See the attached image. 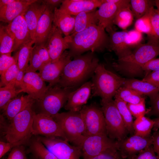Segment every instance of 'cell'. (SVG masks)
Masks as SVG:
<instances>
[{"instance_id":"6da1fadb","label":"cell","mask_w":159,"mask_h":159,"mask_svg":"<svg viewBox=\"0 0 159 159\" xmlns=\"http://www.w3.org/2000/svg\"><path fill=\"white\" fill-rule=\"evenodd\" d=\"M148 37L147 43L140 44L130 54L118 59L112 63L113 67L120 73L129 77L143 74L144 65L159 55V39L154 36Z\"/></svg>"},{"instance_id":"7a4b0ae2","label":"cell","mask_w":159,"mask_h":159,"mask_svg":"<svg viewBox=\"0 0 159 159\" xmlns=\"http://www.w3.org/2000/svg\"><path fill=\"white\" fill-rule=\"evenodd\" d=\"M74 58L65 66L56 85L74 89L92 77L99 64L94 52L91 51Z\"/></svg>"},{"instance_id":"3957f363","label":"cell","mask_w":159,"mask_h":159,"mask_svg":"<svg viewBox=\"0 0 159 159\" xmlns=\"http://www.w3.org/2000/svg\"><path fill=\"white\" fill-rule=\"evenodd\" d=\"M105 30L98 25H93L79 32L65 37L71 57L88 51L99 52L108 48L109 36Z\"/></svg>"},{"instance_id":"277c9868","label":"cell","mask_w":159,"mask_h":159,"mask_svg":"<svg viewBox=\"0 0 159 159\" xmlns=\"http://www.w3.org/2000/svg\"><path fill=\"white\" fill-rule=\"evenodd\" d=\"M29 105L13 118L6 122L0 116L1 129L7 142L15 146L28 145L33 135V123L36 113L34 103Z\"/></svg>"},{"instance_id":"5b68a950","label":"cell","mask_w":159,"mask_h":159,"mask_svg":"<svg viewBox=\"0 0 159 159\" xmlns=\"http://www.w3.org/2000/svg\"><path fill=\"white\" fill-rule=\"evenodd\" d=\"M92 93L94 96L101 98V104L112 101L118 90L123 86L125 78L107 69L99 63L92 77Z\"/></svg>"},{"instance_id":"8992f818","label":"cell","mask_w":159,"mask_h":159,"mask_svg":"<svg viewBox=\"0 0 159 159\" xmlns=\"http://www.w3.org/2000/svg\"><path fill=\"white\" fill-rule=\"evenodd\" d=\"M61 127L67 140L77 146L84 136V123L80 112L68 111L52 117Z\"/></svg>"},{"instance_id":"52a82bcc","label":"cell","mask_w":159,"mask_h":159,"mask_svg":"<svg viewBox=\"0 0 159 159\" xmlns=\"http://www.w3.org/2000/svg\"><path fill=\"white\" fill-rule=\"evenodd\" d=\"M74 89L61 87L57 85L50 87L42 98L36 101L39 112L52 117L66 104L69 93Z\"/></svg>"},{"instance_id":"ba28073f","label":"cell","mask_w":159,"mask_h":159,"mask_svg":"<svg viewBox=\"0 0 159 159\" xmlns=\"http://www.w3.org/2000/svg\"><path fill=\"white\" fill-rule=\"evenodd\" d=\"M101 105L107 136L117 141L126 138L128 132L114 100Z\"/></svg>"},{"instance_id":"9c48e42d","label":"cell","mask_w":159,"mask_h":159,"mask_svg":"<svg viewBox=\"0 0 159 159\" xmlns=\"http://www.w3.org/2000/svg\"><path fill=\"white\" fill-rule=\"evenodd\" d=\"M80 112L85 124L84 136L107 135L105 117L101 108L93 104L85 105Z\"/></svg>"},{"instance_id":"30bf717a","label":"cell","mask_w":159,"mask_h":159,"mask_svg":"<svg viewBox=\"0 0 159 159\" xmlns=\"http://www.w3.org/2000/svg\"><path fill=\"white\" fill-rule=\"evenodd\" d=\"M77 147L81 149L83 159H90L108 149L117 148V142L106 135L84 136Z\"/></svg>"},{"instance_id":"8fae6325","label":"cell","mask_w":159,"mask_h":159,"mask_svg":"<svg viewBox=\"0 0 159 159\" xmlns=\"http://www.w3.org/2000/svg\"><path fill=\"white\" fill-rule=\"evenodd\" d=\"M36 136L58 159H80L82 157L80 148L67 140L57 137Z\"/></svg>"},{"instance_id":"7c38bea8","label":"cell","mask_w":159,"mask_h":159,"mask_svg":"<svg viewBox=\"0 0 159 159\" xmlns=\"http://www.w3.org/2000/svg\"><path fill=\"white\" fill-rule=\"evenodd\" d=\"M32 128L33 135L57 137L67 140L61 127L51 116L36 113Z\"/></svg>"},{"instance_id":"4fadbf2b","label":"cell","mask_w":159,"mask_h":159,"mask_svg":"<svg viewBox=\"0 0 159 159\" xmlns=\"http://www.w3.org/2000/svg\"><path fill=\"white\" fill-rule=\"evenodd\" d=\"M117 147L121 155L126 159H133L142 151L152 145V136L144 138L134 134L117 141Z\"/></svg>"},{"instance_id":"5bb4252c","label":"cell","mask_w":159,"mask_h":159,"mask_svg":"<svg viewBox=\"0 0 159 159\" xmlns=\"http://www.w3.org/2000/svg\"><path fill=\"white\" fill-rule=\"evenodd\" d=\"M69 51H65L59 59L44 66L39 70L40 75L44 82L49 83L53 87L56 85L62 74L66 65L71 60Z\"/></svg>"},{"instance_id":"9a60e30c","label":"cell","mask_w":159,"mask_h":159,"mask_svg":"<svg viewBox=\"0 0 159 159\" xmlns=\"http://www.w3.org/2000/svg\"><path fill=\"white\" fill-rule=\"evenodd\" d=\"M24 13L7 24V28L14 41V51L17 52L24 44L32 40L24 16Z\"/></svg>"},{"instance_id":"2e32d148","label":"cell","mask_w":159,"mask_h":159,"mask_svg":"<svg viewBox=\"0 0 159 159\" xmlns=\"http://www.w3.org/2000/svg\"><path fill=\"white\" fill-rule=\"evenodd\" d=\"M24 80L23 92L26 93L36 101L41 99L50 87L46 85L39 73L36 72H26Z\"/></svg>"},{"instance_id":"e0dca14e","label":"cell","mask_w":159,"mask_h":159,"mask_svg":"<svg viewBox=\"0 0 159 159\" xmlns=\"http://www.w3.org/2000/svg\"><path fill=\"white\" fill-rule=\"evenodd\" d=\"M62 34L53 24L51 31L45 46L49 52L51 62L58 61L66 49H69L68 44Z\"/></svg>"},{"instance_id":"ac0fdd59","label":"cell","mask_w":159,"mask_h":159,"mask_svg":"<svg viewBox=\"0 0 159 159\" xmlns=\"http://www.w3.org/2000/svg\"><path fill=\"white\" fill-rule=\"evenodd\" d=\"M92 82H86L69 94L64 109L68 111L80 112L89 99L92 90Z\"/></svg>"},{"instance_id":"d6986e66","label":"cell","mask_w":159,"mask_h":159,"mask_svg":"<svg viewBox=\"0 0 159 159\" xmlns=\"http://www.w3.org/2000/svg\"><path fill=\"white\" fill-rule=\"evenodd\" d=\"M109 36L108 49L113 51L118 59L125 57L130 54L132 51L128 46L127 38L128 31L125 30L117 32L113 28L106 29Z\"/></svg>"},{"instance_id":"ffe728a7","label":"cell","mask_w":159,"mask_h":159,"mask_svg":"<svg viewBox=\"0 0 159 159\" xmlns=\"http://www.w3.org/2000/svg\"><path fill=\"white\" fill-rule=\"evenodd\" d=\"M102 4L101 0H63L59 8L71 15L96 10Z\"/></svg>"},{"instance_id":"44dd1931","label":"cell","mask_w":159,"mask_h":159,"mask_svg":"<svg viewBox=\"0 0 159 159\" xmlns=\"http://www.w3.org/2000/svg\"><path fill=\"white\" fill-rule=\"evenodd\" d=\"M54 11L46 6L39 19L36 29L34 45H45L53 25Z\"/></svg>"},{"instance_id":"7402d4cb","label":"cell","mask_w":159,"mask_h":159,"mask_svg":"<svg viewBox=\"0 0 159 159\" xmlns=\"http://www.w3.org/2000/svg\"><path fill=\"white\" fill-rule=\"evenodd\" d=\"M126 7H130L123 6L112 3H102L96 11L98 20V25L105 29L113 28L114 21L118 12L121 8Z\"/></svg>"},{"instance_id":"603a6c76","label":"cell","mask_w":159,"mask_h":159,"mask_svg":"<svg viewBox=\"0 0 159 159\" xmlns=\"http://www.w3.org/2000/svg\"><path fill=\"white\" fill-rule=\"evenodd\" d=\"M36 0H16L14 3L0 7V21L9 24L25 12L31 4Z\"/></svg>"},{"instance_id":"cb8c5ba5","label":"cell","mask_w":159,"mask_h":159,"mask_svg":"<svg viewBox=\"0 0 159 159\" xmlns=\"http://www.w3.org/2000/svg\"><path fill=\"white\" fill-rule=\"evenodd\" d=\"M46 8L42 0H36L29 5L24 13L25 19L32 40H34L37 23Z\"/></svg>"},{"instance_id":"d4e9b609","label":"cell","mask_w":159,"mask_h":159,"mask_svg":"<svg viewBox=\"0 0 159 159\" xmlns=\"http://www.w3.org/2000/svg\"><path fill=\"white\" fill-rule=\"evenodd\" d=\"M36 100L29 95L16 97L9 101L3 110V116L10 120L29 105L34 103Z\"/></svg>"},{"instance_id":"484cf974","label":"cell","mask_w":159,"mask_h":159,"mask_svg":"<svg viewBox=\"0 0 159 159\" xmlns=\"http://www.w3.org/2000/svg\"><path fill=\"white\" fill-rule=\"evenodd\" d=\"M75 16L63 11L59 8H56L53 12V24L65 37H68L74 29Z\"/></svg>"},{"instance_id":"4316f807","label":"cell","mask_w":159,"mask_h":159,"mask_svg":"<svg viewBox=\"0 0 159 159\" xmlns=\"http://www.w3.org/2000/svg\"><path fill=\"white\" fill-rule=\"evenodd\" d=\"M135 91L141 95L151 98L159 93V89L151 84L136 79H125L123 85Z\"/></svg>"},{"instance_id":"83f0119b","label":"cell","mask_w":159,"mask_h":159,"mask_svg":"<svg viewBox=\"0 0 159 159\" xmlns=\"http://www.w3.org/2000/svg\"><path fill=\"white\" fill-rule=\"evenodd\" d=\"M96 11L82 12L75 16L74 29L70 35L81 32L91 25H98Z\"/></svg>"},{"instance_id":"f1b7e54d","label":"cell","mask_w":159,"mask_h":159,"mask_svg":"<svg viewBox=\"0 0 159 159\" xmlns=\"http://www.w3.org/2000/svg\"><path fill=\"white\" fill-rule=\"evenodd\" d=\"M28 145L27 153L38 159H58L36 136L32 137Z\"/></svg>"},{"instance_id":"f546056e","label":"cell","mask_w":159,"mask_h":159,"mask_svg":"<svg viewBox=\"0 0 159 159\" xmlns=\"http://www.w3.org/2000/svg\"><path fill=\"white\" fill-rule=\"evenodd\" d=\"M155 122L145 115L140 116L134 121V134L144 138L150 137V133L153 127Z\"/></svg>"},{"instance_id":"4dcf8cb0","label":"cell","mask_w":159,"mask_h":159,"mask_svg":"<svg viewBox=\"0 0 159 159\" xmlns=\"http://www.w3.org/2000/svg\"><path fill=\"white\" fill-rule=\"evenodd\" d=\"M34 44V41L30 40L23 44L16 52H17V65L19 70L26 71L29 67L28 63L34 48L32 46Z\"/></svg>"},{"instance_id":"1f68e13d","label":"cell","mask_w":159,"mask_h":159,"mask_svg":"<svg viewBox=\"0 0 159 159\" xmlns=\"http://www.w3.org/2000/svg\"><path fill=\"white\" fill-rule=\"evenodd\" d=\"M114 97L119 98L127 103L137 104L145 101V98L142 95L132 89L123 86L118 90Z\"/></svg>"},{"instance_id":"d6a6232c","label":"cell","mask_w":159,"mask_h":159,"mask_svg":"<svg viewBox=\"0 0 159 159\" xmlns=\"http://www.w3.org/2000/svg\"><path fill=\"white\" fill-rule=\"evenodd\" d=\"M14 41L9 32L7 24H0V54L11 53L14 51Z\"/></svg>"},{"instance_id":"836d02e7","label":"cell","mask_w":159,"mask_h":159,"mask_svg":"<svg viewBox=\"0 0 159 159\" xmlns=\"http://www.w3.org/2000/svg\"><path fill=\"white\" fill-rule=\"evenodd\" d=\"M154 6H155V0H130V9L134 17L136 20L148 13Z\"/></svg>"},{"instance_id":"e575fe53","label":"cell","mask_w":159,"mask_h":159,"mask_svg":"<svg viewBox=\"0 0 159 159\" xmlns=\"http://www.w3.org/2000/svg\"><path fill=\"white\" fill-rule=\"evenodd\" d=\"M115 103L119 110L128 132L134 133V121L132 115L129 110L127 103L117 98H115Z\"/></svg>"},{"instance_id":"d590c367","label":"cell","mask_w":159,"mask_h":159,"mask_svg":"<svg viewBox=\"0 0 159 159\" xmlns=\"http://www.w3.org/2000/svg\"><path fill=\"white\" fill-rule=\"evenodd\" d=\"M14 80L8 85L0 88V110H3L9 101L23 92L22 90L17 89L15 87Z\"/></svg>"},{"instance_id":"8d00e7d4","label":"cell","mask_w":159,"mask_h":159,"mask_svg":"<svg viewBox=\"0 0 159 159\" xmlns=\"http://www.w3.org/2000/svg\"><path fill=\"white\" fill-rule=\"evenodd\" d=\"M134 16L130 7L122 8L118 12L114 21V24L125 30L132 23Z\"/></svg>"},{"instance_id":"74e56055","label":"cell","mask_w":159,"mask_h":159,"mask_svg":"<svg viewBox=\"0 0 159 159\" xmlns=\"http://www.w3.org/2000/svg\"><path fill=\"white\" fill-rule=\"evenodd\" d=\"M148 12L142 17L136 20L135 25V29L142 33L146 34L148 36H154Z\"/></svg>"},{"instance_id":"f35d334b","label":"cell","mask_w":159,"mask_h":159,"mask_svg":"<svg viewBox=\"0 0 159 159\" xmlns=\"http://www.w3.org/2000/svg\"><path fill=\"white\" fill-rule=\"evenodd\" d=\"M19 70L17 59L11 66L1 75L0 87L5 86L14 81Z\"/></svg>"},{"instance_id":"ab89813d","label":"cell","mask_w":159,"mask_h":159,"mask_svg":"<svg viewBox=\"0 0 159 159\" xmlns=\"http://www.w3.org/2000/svg\"><path fill=\"white\" fill-rule=\"evenodd\" d=\"M32 51L29 60L30 64L26 70V72H36L39 70L44 66L42 60L35 47Z\"/></svg>"},{"instance_id":"60d3db41","label":"cell","mask_w":159,"mask_h":159,"mask_svg":"<svg viewBox=\"0 0 159 159\" xmlns=\"http://www.w3.org/2000/svg\"><path fill=\"white\" fill-rule=\"evenodd\" d=\"M17 52H15L14 56L11 53L3 54L0 56V74H2L11 66L17 59Z\"/></svg>"},{"instance_id":"b9f144b4","label":"cell","mask_w":159,"mask_h":159,"mask_svg":"<svg viewBox=\"0 0 159 159\" xmlns=\"http://www.w3.org/2000/svg\"><path fill=\"white\" fill-rule=\"evenodd\" d=\"M153 32L154 36L159 39V12L152 7L148 13Z\"/></svg>"},{"instance_id":"7bdbcfd3","label":"cell","mask_w":159,"mask_h":159,"mask_svg":"<svg viewBox=\"0 0 159 159\" xmlns=\"http://www.w3.org/2000/svg\"><path fill=\"white\" fill-rule=\"evenodd\" d=\"M143 39L142 33L135 29L128 31L127 38V44L131 49L141 43Z\"/></svg>"},{"instance_id":"ee69618b","label":"cell","mask_w":159,"mask_h":159,"mask_svg":"<svg viewBox=\"0 0 159 159\" xmlns=\"http://www.w3.org/2000/svg\"><path fill=\"white\" fill-rule=\"evenodd\" d=\"M90 159H126L121 155L117 147L110 148Z\"/></svg>"},{"instance_id":"f6af8a7d","label":"cell","mask_w":159,"mask_h":159,"mask_svg":"<svg viewBox=\"0 0 159 159\" xmlns=\"http://www.w3.org/2000/svg\"><path fill=\"white\" fill-rule=\"evenodd\" d=\"M127 106L132 116L136 118L142 115H145L149 111L146 110L145 101L137 104L127 103Z\"/></svg>"},{"instance_id":"bcb514c9","label":"cell","mask_w":159,"mask_h":159,"mask_svg":"<svg viewBox=\"0 0 159 159\" xmlns=\"http://www.w3.org/2000/svg\"><path fill=\"white\" fill-rule=\"evenodd\" d=\"M27 152L24 145L16 146L11 150L7 157L3 159H27Z\"/></svg>"},{"instance_id":"7dc6e473","label":"cell","mask_w":159,"mask_h":159,"mask_svg":"<svg viewBox=\"0 0 159 159\" xmlns=\"http://www.w3.org/2000/svg\"><path fill=\"white\" fill-rule=\"evenodd\" d=\"M133 159H159L152 145L138 154Z\"/></svg>"},{"instance_id":"c3c4849f","label":"cell","mask_w":159,"mask_h":159,"mask_svg":"<svg viewBox=\"0 0 159 159\" xmlns=\"http://www.w3.org/2000/svg\"><path fill=\"white\" fill-rule=\"evenodd\" d=\"M34 46L40 57L44 66L51 62L49 54L47 48L44 45H40Z\"/></svg>"},{"instance_id":"681fc988","label":"cell","mask_w":159,"mask_h":159,"mask_svg":"<svg viewBox=\"0 0 159 159\" xmlns=\"http://www.w3.org/2000/svg\"><path fill=\"white\" fill-rule=\"evenodd\" d=\"M151 108L148 113L150 115L159 117V93L150 98Z\"/></svg>"},{"instance_id":"f907efd6","label":"cell","mask_w":159,"mask_h":159,"mask_svg":"<svg viewBox=\"0 0 159 159\" xmlns=\"http://www.w3.org/2000/svg\"><path fill=\"white\" fill-rule=\"evenodd\" d=\"M142 80L149 82L159 89V70L150 72Z\"/></svg>"},{"instance_id":"816d5d0a","label":"cell","mask_w":159,"mask_h":159,"mask_svg":"<svg viewBox=\"0 0 159 159\" xmlns=\"http://www.w3.org/2000/svg\"><path fill=\"white\" fill-rule=\"evenodd\" d=\"M143 69L146 73V75L151 71L159 70V58H155L149 61L144 65Z\"/></svg>"},{"instance_id":"f5cc1de1","label":"cell","mask_w":159,"mask_h":159,"mask_svg":"<svg viewBox=\"0 0 159 159\" xmlns=\"http://www.w3.org/2000/svg\"><path fill=\"white\" fill-rule=\"evenodd\" d=\"M25 72L26 71L19 70L14 80V87L16 89H22L24 84V80Z\"/></svg>"},{"instance_id":"db71d44e","label":"cell","mask_w":159,"mask_h":159,"mask_svg":"<svg viewBox=\"0 0 159 159\" xmlns=\"http://www.w3.org/2000/svg\"><path fill=\"white\" fill-rule=\"evenodd\" d=\"M16 146L14 144L8 142L0 141V158L7 152Z\"/></svg>"},{"instance_id":"11a10c76","label":"cell","mask_w":159,"mask_h":159,"mask_svg":"<svg viewBox=\"0 0 159 159\" xmlns=\"http://www.w3.org/2000/svg\"><path fill=\"white\" fill-rule=\"evenodd\" d=\"M152 137V145L155 153L159 159V130L155 131Z\"/></svg>"},{"instance_id":"9f6ffc18","label":"cell","mask_w":159,"mask_h":159,"mask_svg":"<svg viewBox=\"0 0 159 159\" xmlns=\"http://www.w3.org/2000/svg\"><path fill=\"white\" fill-rule=\"evenodd\" d=\"M63 0H42L46 6L54 11L61 4Z\"/></svg>"},{"instance_id":"6f0895ef","label":"cell","mask_w":159,"mask_h":159,"mask_svg":"<svg viewBox=\"0 0 159 159\" xmlns=\"http://www.w3.org/2000/svg\"><path fill=\"white\" fill-rule=\"evenodd\" d=\"M102 3L107 2L117 4L125 7H130L129 0H101Z\"/></svg>"},{"instance_id":"680465c9","label":"cell","mask_w":159,"mask_h":159,"mask_svg":"<svg viewBox=\"0 0 159 159\" xmlns=\"http://www.w3.org/2000/svg\"><path fill=\"white\" fill-rule=\"evenodd\" d=\"M16 1V0H0V7L12 4Z\"/></svg>"},{"instance_id":"91938a15","label":"cell","mask_w":159,"mask_h":159,"mask_svg":"<svg viewBox=\"0 0 159 159\" xmlns=\"http://www.w3.org/2000/svg\"><path fill=\"white\" fill-rule=\"evenodd\" d=\"M155 122L153 127L155 129H159V117L153 119Z\"/></svg>"},{"instance_id":"94428289","label":"cell","mask_w":159,"mask_h":159,"mask_svg":"<svg viewBox=\"0 0 159 159\" xmlns=\"http://www.w3.org/2000/svg\"><path fill=\"white\" fill-rule=\"evenodd\" d=\"M155 6L157 8V9L159 12V0H155Z\"/></svg>"},{"instance_id":"6125c7cd","label":"cell","mask_w":159,"mask_h":159,"mask_svg":"<svg viewBox=\"0 0 159 159\" xmlns=\"http://www.w3.org/2000/svg\"><path fill=\"white\" fill-rule=\"evenodd\" d=\"M29 159H38L33 156V155H32V156L31 157V158Z\"/></svg>"}]
</instances>
